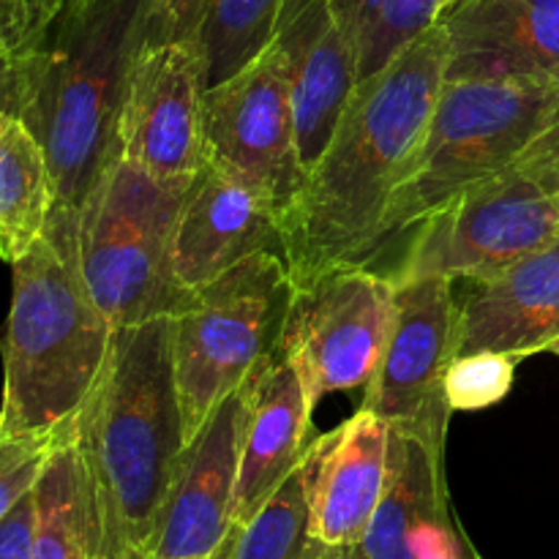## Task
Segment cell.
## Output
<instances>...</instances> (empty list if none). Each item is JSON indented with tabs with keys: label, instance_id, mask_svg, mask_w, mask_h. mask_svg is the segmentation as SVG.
<instances>
[{
	"label": "cell",
	"instance_id": "obj_34",
	"mask_svg": "<svg viewBox=\"0 0 559 559\" xmlns=\"http://www.w3.org/2000/svg\"><path fill=\"white\" fill-rule=\"evenodd\" d=\"M464 559H480V557L475 555V549H473V546H467V555H464Z\"/></svg>",
	"mask_w": 559,
	"mask_h": 559
},
{
	"label": "cell",
	"instance_id": "obj_22",
	"mask_svg": "<svg viewBox=\"0 0 559 559\" xmlns=\"http://www.w3.org/2000/svg\"><path fill=\"white\" fill-rule=\"evenodd\" d=\"M33 559H96L91 491L74 429L55 448L36 486Z\"/></svg>",
	"mask_w": 559,
	"mask_h": 559
},
{
	"label": "cell",
	"instance_id": "obj_6",
	"mask_svg": "<svg viewBox=\"0 0 559 559\" xmlns=\"http://www.w3.org/2000/svg\"><path fill=\"white\" fill-rule=\"evenodd\" d=\"M555 91L538 82L445 76L413 169L393 197L382 254L437 207L513 167L538 134Z\"/></svg>",
	"mask_w": 559,
	"mask_h": 559
},
{
	"label": "cell",
	"instance_id": "obj_16",
	"mask_svg": "<svg viewBox=\"0 0 559 559\" xmlns=\"http://www.w3.org/2000/svg\"><path fill=\"white\" fill-rule=\"evenodd\" d=\"M440 25L448 80L559 85V0H456Z\"/></svg>",
	"mask_w": 559,
	"mask_h": 559
},
{
	"label": "cell",
	"instance_id": "obj_20",
	"mask_svg": "<svg viewBox=\"0 0 559 559\" xmlns=\"http://www.w3.org/2000/svg\"><path fill=\"white\" fill-rule=\"evenodd\" d=\"M453 522L442 478V448L391 429V467L369 533L353 559H418L431 533Z\"/></svg>",
	"mask_w": 559,
	"mask_h": 559
},
{
	"label": "cell",
	"instance_id": "obj_10",
	"mask_svg": "<svg viewBox=\"0 0 559 559\" xmlns=\"http://www.w3.org/2000/svg\"><path fill=\"white\" fill-rule=\"evenodd\" d=\"M453 278L420 276L393 284V314L380 366L366 385L364 409L391 429L445 451L451 407L445 371L456 358Z\"/></svg>",
	"mask_w": 559,
	"mask_h": 559
},
{
	"label": "cell",
	"instance_id": "obj_37",
	"mask_svg": "<svg viewBox=\"0 0 559 559\" xmlns=\"http://www.w3.org/2000/svg\"><path fill=\"white\" fill-rule=\"evenodd\" d=\"M349 557H353V555H349Z\"/></svg>",
	"mask_w": 559,
	"mask_h": 559
},
{
	"label": "cell",
	"instance_id": "obj_11",
	"mask_svg": "<svg viewBox=\"0 0 559 559\" xmlns=\"http://www.w3.org/2000/svg\"><path fill=\"white\" fill-rule=\"evenodd\" d=\"M207 158L260 189L278 211L304 183L287 55L273 41L260 58L205 91Z\"/></svg>",
	"mask_w": 559,
	"mask_h": 559
},
{
	"label": "cell",
	"instance_id": "obj_4",
	"mask_svg": "<svg viewBox=\"0 0 559 559\" xmlns=\"http://www.w3.org/2000/svg\"><path fill=\"white\" fill-rule=\"evenodd\" d=\"M11 276L0 437L58 431L96 388L118 331L82 276L76 213L55 207L47 233Z\"/></svg>",
	"mask_w": 559,
	"mask_h": 559
},
{
	"label": "cell",
	"instance_id": "obj_13",
	"mask_svg": "<svg viewBox=\"0 0 559 559\" xmlns=\"http://www.w3.org/2000/svg\"><path fill=\"white\" fill-rule=\"evenodd\" d=\"M249 385L229 393L186 442L151 559H211L233 527Z\"/></svg>",
	"mask_w": 559,
	"mask_h": 559
},
{
	"label": "cell",
	"instance_id": "obj_36",
	"mask_svg": "<svg viewBox=\"0 0 559 559\" xmlns=\"http://www.w3.org/2000/svg\"><path fill=\"white\" fill-rule=\"evenodd\" d=\"M96 559H102V557H96Z\"/></svg>",
	"mask_w": 559,
	"mask_h": 559
},
{
	"label": "cell",
	"instance_id": "obj_12",
	"mask_svg": "<svg viewBox=\"0 0 559 559\" xmlns=\"http://www.w3.org/2000/svg\"><path fill=\"white\" fill-rule=\"evenodd\" d=\"M205 66L191 38L162 36L131 74L118 156L162 180H194L207 158Z\"/></svg>",
	"mask_w": 559,
	"mask_h": 559
},
{
	"label": "cell",
	"instance_id": "obj_2",
	"mask_svg": "<svg viewBox=\"0 0 559 559\" xmlns=\"http://www.w3.org/2000/svg\"><path fill=\"white\" fill-rule=\"evenodd\" d=\"M96 557L151 559L186 448L169 317L118 328L107 366L74 418Z\"/></svg>",
	"mask_w": 559,
	"mask_h": 559
},
{
	"label": "cell",
	"instance_id": "obj_27",
	"mask_svg": "<svg viewBox=\"0 0 559 559\" xmlns=\"http://www.w3.org/2000/svg\"><path fill=\"white\" fill-rule=\"evenodd\" d=\"M516 355L467 353L456 355L445 371V402L451 413H475L500 404L516 377Z\"/></svg>",
	"mask_w": 559,
	"mask_h": 559
},
{
	"label": "cell",
	"instance_id": "obj_5",
	"mask_svg": "<svg viewBox=\"0 0 559 559\" xmlns=\"http://www.w3.org/2000/svg\"><path fill=\"white\" fill-rule=\"evenodd\" d=\"M191 180H162L115 158L76 213L80 265L115 328L169 317L189 293L173 271L175 227Z\"/></svg>",
	"mask_w": 559,
	"mask_h": 559
},
{
	"label": "cell",
	"instance_id": "obj_8",
	"mask_svg": "<svg viewBox=\"0 0 559 559\" xmlns=\"http://www.w3.org/2000/svg\"><path fill=\"white\" fill-rule=\"evenodd\" d=\"M559 240V191L519 164L437 207L404 240L393 284L420 276L480 282Z\"/></svg>",
	"mask_w": 559,
	"mask_h": 559
},
{
	"label": "cell",
	"instance_id": "obj_30",
	"mask_svg": "<svg viewBox=\"0 0 559 559\" xmlns=\"http://www.w3.org/2000/svg\"><path fill=\"white\" fill-rule=\"evenodd\" d=\"M33 538H36V491H31L9 516L0 519V559H33Z\"/></svg>",
	"mask_w": 559,
	"mask_h": 559
},
{
	"label": "cell",
	"instance_id": "obj_17",
	"mask_svg": "<svg viewBox=\"0 0 559 559\" xmlns=\"http://www.w3.org/2000/svg\"><path fill=\"white\" fill-rule=\"evenodd\" d=\"M287 55L304 178L325 153L360 87L358 55L328 0H284L276 38Z\"/></svg>",
	"mask_w": 559,
	"mask_h": 559
},
{
	"label": "cell",
	"instance_id": "obj_32",
	"mask_svg": "<svg viewBox=\"0 0 559 559\" xmlns=\"http://www.w3.org/2000/svg\"><path fill=\"white\" fill-rule=\"evenodd\" d=\"M317 559H353V557H349V549H325Z\"/></svg>",
	"mask_w": 559,
	"mask_h": 559
},
{
	"label": "cell",
	"instance_id": "obj_21",
	"mask_svg": "<svg viewBox=\"0 0 559 559\" xmlns=\"http://www.w3.org/2000/svg\"><path fill=\"white\" fill-rule=\"evenodd\" d=\"M55 202L47 151L20 115L0 109V260L14 265L41 240Z\"/></svg>",
	"mask_w": 559,
	"mask_h": 559
},
{
	"label": "cell",
	"instance_id": "obj_25",
	"mask_svg": "<svg viewBox=\"0 0 559 559\" xmlns=\"http://www.w3.org/2000/svg\"><path fill=\"white\" fill-rule=\"evenodd\" d=\"M322 551L325 546L311 535L300 473H295L249 522L229 527L211 559H317Z\"/></svg>",
	"mask_w": 559,
	"mask_h": 559
},
{
	"label": "cell",
	"instance_id": "obj_19",
	"mask_svg": "<svg viewBox=\"0 0 559 559\" xmlns=\"http://www.w3.org/2000/svg\"><path fill=\"white\" fill-rule=\"evenodd\" d=\"M240 440L238 489L233 524H243L271 500L278 486L298 473L309 448L311 404L289 360L273 349L251 377Z\"/></svg>",
	"mask_w": 559,
	"mask_h": 559
},
{
	"label": "cell",
	"instance_id": "obj_24",
	"mask_svg": "<svg viewBox=\"0 0 559 559\" xmlns=\"http://www.w3.org/2000/svg\"><path fill=\"white\" fill-rule=\"evenodd\" d=\"M333 16L353 41L358 76L366 82L385 69L404 47L445 14L442 0H328Z\"/></svg>",
	"mask_w": 559,
	"mask_h": 559
},
{
	"label": "cell",
	"instance_id": "obj_15",
	"mask_svg": "<svg viewBox=\"0 0 559 559\" xmlns=\"http://www.w3.org/2000/svg\"><path fill=\"white\" fill-rule=\"evenodd\" d=\"M388 467L391 424L364 407L309 442L298 473L317 544L355 549L366 538L385 491Z\"/></svg>",
	"mask_w": 559,
	"mask_h": 559
},
{
	"label": "cell",
	"instance_id": "obj_35",
	"mask_svg": "<svg viewBox=\"0 0 559 559\" xmlns=\"http://www.w3.org/2000/svg\"><path fill=\"white\" fill-rule=\"evenodd\" d=\"M453 3H456V0H442V5H445V11H448V9H451V5H453Z\"/></svg>",
	"mask_w": 559,
	"mask_h": 559
},
{
	"label": "cell",
	"instance_id": "obj_1",
	"mask_svg": "<svg viewBox=\"0 0 559 559\" xmlns=\"http://www.w3.org/2000/svg\"><path fill=\"white\" fill-rule=\"evenodd\" d=\"M448 76V38L431 25L355 91L331 145L282 213L293 287L338 267H374L393 197L407 180Z\"/></svg>",
	"mask_w": 559,
	"mask_h": 559
},
{
	"label": "cell",
	"instance_id": "obj_29",
	"mask_svg": "<svg viewBox=\"0 0 559 559\" xmlns=\"http://www.w3.org/2000/svg\"><path fill=\"white\" fill-rule=\"evenodd\" d=\"M516 164L551 191H559V85L538 134L516 158Z\"/></svg>",
	"mask_w": 559,
	"mask_h": 559
},
{
	"label": "cell",
	"instance_id": "obj_26",
	"mask_svg": "<svg viewBox=\"0 0 559 559\" xmlns=\"http://www.w3.org/2000/svg\"><path fill=\"white\" fill-rule=\"evenodd\" d=\"M63 0H0V109L16 112Z\"/></svg>",
	"mask_w": 559,
	"mask_h": 559
},
{
	"label": "cell",
	"instance_id": "obj_18",
	"mask_svg": "<svg viewBox=\"0 0 559 559\" xmlns=\"http://www.w3.org/2000/svg\"><path fill=\"white\" fill-rule=\"evenodd\" d=\"M459 304L456 355L546 353L559 336V240L506 271L473 282Z\"/></svg>",
	"mask_w": 559,
	"mask_h": 559
},
{
	"label": "cell",
	"instance_id": "obj_33",
	"mask_svg": "<svg viewBox=\"0 0 559 559\" xmlns=\"http://www.w3.org/2000/svg\"><path fill=\"white\" fill-rule=\"evenodd\" d=\"M546 353L557 355V358H559V336L555 338V342H551V344H549V347H546Z\"/></svg>",
	"mask_w": 559,
	"mask_h": 559
},
{
	"label": "cell",
	"instance_id": "obj_7",
	"mask_svg": "<svg viewBox=\"0 0 559 559\" xmlns=\"http://www.w3.org/2000/svg\"><path fill=\"white\" fill-rule=\"evenodd\" d=\"M293 293L282 254L262 251L186 295L169 314L186 442L278 347Z\"/></svg>",
	"mask_w": 559,
	"mask_h": 559
},
{
	"label": "cell",
	"instance_id": "obj_23",
	"mask_svg": "<svg viewBox=\"0 0 559 559\" xmlns=\"http://www.w3.org/2000/svg\"><path fill=\"white\" fill-rule=\"evenodd\" d=\"M284 0H205L191 41L205 66V85L238 74L273 44Z\"/></svg>",
	"mask_w": 559,
	"mask_h": 559
},
{
	"label": "cell",
	"instance_id": "obj_31",
	"mask_svg": "<svg viewBox=\"0 0 559 559\" xmlns=\"http://www.w3.org/2000/svg\"><path fill=\"white\" fill-rule=\"evenodd\" d=\"M162 5L167 9V14L173 16L175 36L178 38H191L194 33L197 20L202 14V5L205 0H162Z\"/></svg>",
	"mask_w": 559,
	"mask_h": 559
},
{
	"label": "cell",
	"instance_id": "obj_3",
	"mask_svg": "<svg viewBox=\"0 0 559 559\" xmlns=\"http://www.w3.org/2000/svg\"><path fill=\"white\" fill-rule=\"evenodd\" d=\"M162 36H175L162 0H63L14 112L47 151L55 207L80 213L118 158L131 74Z\"/></svg>",
	"mask_w": 559,
	"mask_h": 559
},
{
	"label": "cell",
	"instance_id": "obj_14",
	"mask_svg": "<svg viewBox=\"0 0 559 559\" xmlns=\"http://www.w3.org/2000/svg\"><path fill=\"white\" fill-rule=\"evenodd\" d=\"M262 251L282 254V211L260 189L205 158L175 227L178 287L194 293Z\"/></svg>",
	"mask_w": 559,
	"mask_h": 559
},
{
	"label": "cell",
	"instance_id": "obj_9",
	"mask_svg": "<svg viewBox=\"0 0 559 559\" xmlns=\"http://www.w3.org/2000/svg\"><path fill=\"white\" fill-rule=\"evenodd\" d=\"M393 314V282L374 267H338L295 287L278 353L311 409L331 393L366 388L380 366Z\"/></svg>",
	"mask_w": 559,
	"mask_h": 559
},
{
	"label": "cell",
	"instance_id": "obj_28",
	"mask_svg": "<svg viewBox=\"0 0 559 559\" xmlns=\"http://www.w3.org/2000/svg\"><path fill=\"white\" fill-rule=\"evenodd\" d=\"M74 429V420L44 435L0 437V519L9 516L31 491H36L55 448Z\"/></svg>",
	"mask_w": 559,
	"mask_h": 559
}]
</instances>
